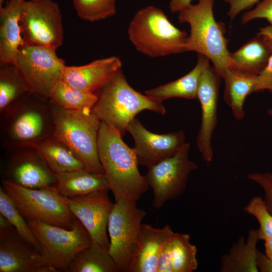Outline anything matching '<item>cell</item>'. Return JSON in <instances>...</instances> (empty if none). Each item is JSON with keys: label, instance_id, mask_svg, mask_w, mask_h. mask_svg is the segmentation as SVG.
Masks as SVG:
<instances>
[{"label": "cell", "instance_id": "6da1fadb", "mask_svg": "<svg viewBox=\"0 0 272 272\" xmlns=\"http://www.w3.org/2000/svg\"><path fill=\"white\" fill-rule=\"evenodd\" d=\"M122 137L114 127L101 121L98 136L99 159L115 201L125 199L137 202L149 186L140 173L134 149L129 147Z\"/></svg>", "mask_w": 272, "mask_h": 272}, {"label": "cell", "instance_id": "7a4b0ae2", "mask_svg": "<svg viewBox=\"0 0 272 272\" xmlns=\"http://www.w3.org/2000/svg\"><path fill=\"white\" fill-rule=\"evenodd\" d=\"M214 0H198L178 12L180 23H187L190 34L185 51H195L207 57L214 64L221 77L231 66L228 40L225 36L224 25L216 21L213 13Z\"/></svg>", "mask_w": 272, "mask_h": 272}, {"label": "cell", "instance_id": "3957f363", "mask_svg": "<svg viewBox=\"0 0 272 272\" xmlns=\"http://www.w3.org/2000/svg\"><path fill=\"white\" fill-rule=\"evenodd\" d=\"M53 129L48 102L30 93L0 114L2 147L31 146L52 136Z\"/></svg>", "mask_w": 272, "mask_h": 272}, {"label": "cell", "instance_id": "277c9868", "mask_svg": "<svg viewBox=\"0 0 272 272\" xmlns=\"http://www.w3.org/2000/svg\"><path fill=\"white\" fill-rule=\"evenodd\" d=\"M98 100L92 108L102 121L114 127L124 136L128 125L144 110L164 115L166 111L162 102L143 95L131 87L119 69L113 79L96 93Z\"/></svg>", "mask_w": 272, "mask_h": 272}, {"label": "cell", "instance_id": "5b68a950", "mask_svg": "<svg viewBox=\"0 0 272 272\" xmlns=\"http://www.w3.org/2000/svg\"><path fill=\"white\" fill-rule=\"evenodd\" d=\"M48 103L53 123L52 137L70 148L87 171L104 174L98 152L100 119L92 111L68 110Z\"/></svg>", "mask_w": 272, "mask_h": 272}, {"label": "cell", "instance_id": "8992f818", "mask_svg": "<svg viewBox=\"0 0 272 272\" xmlns=\"http://www.w3.org/2000/svg\"><path fill=\"white\" fill-rule=\"evenodd\" d=\"M129 40L139 52L159 57L185 52L186 32L176 27L164 11L153 6L138 10L128 28Z\"/></svg>", "mask_w": 272, "mask_h": 272}, {"label": "cell", "instance_id": "52a82bcc", "mask_svg": "<svg viewBox=\"0 0 272 272\" xmlns=\"http://www.w3.org/2000/svg\"><path fill=\"white\" fill-rule=\"evenodd\" d=\"M2 183L5 192L26 219L72 228L77 218L70 210L66 197L55 186L30 188L5 179Z\"/></svg>", "mask_w": 272, "mask_h": 272}, {"label": "cell", "instance_id": "ba28073f", "mask_svg": "<svg viewBox=\"0 0 272 272\" xmlns=\"http://www.w3.org/2000/svg\"><path fill=\"white\" fill-rule=\"evenodd\" d=\"M13 63L29 92L45 102L54 86L61 80L65 66L55 50L25 43L19 47Z\"/></svg>", "mask_w": 272, "mask_h": 272}, {"label": "cell", "instance_id": "9c48e42d", "mask_svg": "<svg viewBox=\"0 0 272 272\" xmlns=\"http://www.w3.org/2000/svg\"><path fill=\"white\" fill-rule=\"evenodd\" d=\"M39 241L41 254L57 271H67L77 254L92 242L82 224L77 218L71 229L27 220Z\"/></svg>", "mask_w": 272, "mask_h": 272}, {"label": "cell", "instance_id": "30bf717a", "mask_svg": "<svg viewBox=\"0 0 272 272\" xmlns=\"http://www.w3.org/2000/svg\"><path fill=\"white\" fill-rule=\"evenodd\" d=\"M136 202L125 199L115 201L109 217L108 252L118 271L128 270L138 246L142 221L147 215Z\"/></svg>", "mask_w": 272, "mask_h": 272}, {"label": "cell", "instance_id": "8fae6325", "mask_svg": "<svg viewBox=\"0 0 272 272\" xmlns=\"http://www.w3.org/2000/svg\"><path fill=\"white\" fill-rule=\"evenodd\" d=\"M62 18L59 5L52 0L26 1L20 22L25 43L56 50L63 41Z\"/></svg>", "mask_w": 272, "mask_h": 272}, {"label": "cell", "instance_id": "7c38bea8", "mask_svg": "<svg viewBox=\"0 0 272 272\" xmlns=\"http://www.w3.org/2000/svg\"><path fill=\"white\" fill-rule=\"evenodd\" d=\"M190 144L186 143L177 153L149 168L145 176L153 191V206L160 209L168 200L179 197L185 190L191 171L197 165L189 158Z\"/></svg>", "mask_w": 272, "mask_h": 272}, {"label": "cell", "instance_id": "4fadbf2b", "mask_svg": "<svg viewBox=\"0 0 272 272\" xmlns=\"http://www.w3.org/2000/svg\"><path fill=\"white\" fill-rule=\"evenodd\" d=\"M2 148L5 152L3 179L30 188L55 186V174L34 148Z\"/></svg>", "mask_w": 272, "mask_h": 272}, {"label": "cell", "instance_id": "5bb4252c", "mask_svg": "<svg viewBox=\"0 0 272 272\" xmlns=\"http://www.w3.org/2000/svg\"><path fill=\"white\" fill-rule=\"evenodd\" d=\"M109 190H101L85 195L66 197L70 211L86 228L93 244L109 249L107 231L114 203Z\"/></svg>", "mask_w": 272, "mask_h": 272}, {"label": "cell", "instance_id": "9a60e30c", "mask_svg": "<svg viewBox=\"0 0 272 272\" xmlns=\"http://www.w3.org/2000/svg\"><path fill=\"white\" fill-rule=\"evenodd\" d=\"M127 131L134 140L139 165L147 168L172 157L186 143L183 131L155 133L147 129L137 118L130 122Z\"/></svg>", "mask_w": 272, "mask_h": 272}, {"label": "cell", "instance_id": "2e32d148", "mask_svg": "<svg viewBox=\"0 0 272 272\" xmlns=\"http://www.w3.org/2000/svg\"><path fill=\"white\" fill-rule=\"evenodd\" d=\"M0 272H57L13 226L0 229Z\"/></svg>", "mask_w": 272, "mask_h": 272}, {"label": "cell", "instance_id": "e0dca14e", "mask_svg": "<svg viewBox=\"0 0 272 272\" xmlns=\"http://www.w3.org/2000/svg\"><path fill=\"white\" fill-rule=\"evenodd\" d=\"M220 78L216 69L209 65L201 76L197 95L201 107V118L196 143L203 159L208 164L212 161L214 157L212 140L218 122Z\"/></svg>", "mask_w": 272, "mask_h": 272}, {"label": "cell", "instance_id": "ac0fdd59", "mask_svg": "<svg viewBox=\"0 0 272 272\" xmlns=\"http://www.w3.org/2000/svg\"><path fill=\"white\" fill-rule=\"evenodd\" d=\"M120 59L115 56L94 60L80 66H66L61 80L83 91L96 93L121 69Z\"/></svg>", "mask_w": 272, "mask_h": 272}, {"label": "cell", "instance_id": "d6986e66", "mask_svg": "<svg viewBox=\"0 0 272 272\" xmlns=\"http://www.w3.org/2000/svg\"><path fill=\"white\" fill-rule=\"evenodd\" d=\"M196 255L190 235L173 232L161 246L157 272H192L198 265Z\"/></svg>", "mask_w": 272, "mask_h": 272}, {"label": "cell", "instance_id": "ffe728a7", "mask_svg": "<svg viewBox=\"0 0 272 272\" xmlns=\"http://www.w3.org/2000/svg\"><path fill=\"white\" fill-rule=\"evenodd\" d=\"M173 232L168 225L156 228L142 224L138 246L128 272H157L161 246Z\"/></svg>", "mask_w": 272, "mask_h": 272}, {"label": "cell", "instance_id": "44dd1931", "mask_svg": "<svg viewBox=\"0 0 272 272\" xmlns=\"http://www.w3.org/2000/svg\"><path fill=\"white\" fill-rule=\"evenodd\" d=\"M26 0H9L0 7V63H13L19 47L25 43L20 18Z\"/></svg>", "mask_w": 272, "mask_h": 272}, {"label": "cell", "instance_id": "7402d4cb", "mask_svg": "<svg viewBox=\"0 0 272 272\" xmlns=\"http://www.w3.org/2000/svg\"><path fill=\"white\" fill-rule=\"evenodd\" d=\"M272 55V41L259 32L240 48L231 53V66L236 70L257 76Z\"/></svg>", "mask_w": 272, "mask_h": 272}, {"label": "cell", "instance_id": "603a6c76", "mask_svg": "<svg viewBox=\"0 0 272 272\" xmlns=\"http://www.w3.org/2000/svg\"><path fill=\"white\" fill-rule=\"evenodd\" d=\"M198 54L195 66L188 73L175 81L147 90L145 91V94L162 102L171 98H197L201 76L203 71L210 65L207 57Z\"/></svg>", "mask_w": 272, "mask_h": 272}, {"label": "cell", "instance_id": "cb8c5ba5", "mask_svg": "<svg viewBox=\"0 0 272 272\" xmlns=\"http://www.w3.org/2000/svg\"><path fill=\"white\" fill-rule=\"evenodd\" d=\"M257 230H249L246 239L241 237L229 252L221 258V272H258L256 245L259 240Z\"/></svg>", "mask_w": 272, "mask_h": 272}, {"label": "cell", "instance_id": "d4e9b609", "mask_svg": "<svg viewBox=\"0 0 272 272\" xmlns=\"http://www.w3.org/2000/svg\"><path fill=\"white\" fill-rule=\"evenodd\" d=\"M257 76L230 67L222 77L225 82L224 101L237 120H242L245 116L244 102L253 92Z\"/></svg>", "mask_w": 272, "mask_h": 272}, {"label": "cell", "instance_id": "484cf974", "mask_svg": "<svg viewBox=\"0 0 272 272\" xmlns=\"http://www.w3.org/2000/svg\"><path fill=\"white\" fill-rule=\"evenodd\" d=\"M55 176V187L66 197L109 190L104 174H95L86 169H78L56 173Z\"/></svg>", "mask_w": 272, "mask_h": 272}, {"label": "cell", "instance_id": "4316f807", "mask_svg": "<svg viewBox=\"0 0 272 272\" xmlns=\"http://www.w3.org/2000/svg\"><path fill=\"white\" fill-rule=\"evenodd\" d=\"M30 147L37 151L55 174L86 169L84 163L71 149L52 136Z\"/></svg>", "mask_w": 272, "mask_h": 272}, {"label": "cell", "instance_id": "83f0119b", "mask_svg": "<svg viewBox=\"0 0 272 272\" xmlns=\"http://www.w3.org/2000/svg\"><path fill=\"white\" fill-rule=\"evenodd\" d=\"M97 100L96 93L83 91L61 80L52 89L48 102L65 109L89 111Z\"/></svg>", "mask_w": 272, "mask_h": 272}, {"label": "cell", "instance_id": "f1b7e54d", "mask_svg": "<svg viewBox=\"0 0 272 272\" xmlns=\"http://www.w3.org/2000/svg\"><path fill=\"white\" fill-rule=\"evenodd\" d=\"M69 272H117L108 250L92 244L80 251L70 263Z\"/></svg>", "mask_w": 272, "mask_h": 272}, {"label": "cell", "instance_id": "f546056e", "mask_svg": "<svg viewBox=\"0 0 272 272\" xmlns=\"http://www.w3.org/2000/svg\"><path fill=\"white\" fill-rule=\"evenodd\" d=\"M30 93L13 63H0V114Z\"/></svg>", "mask_w": 272, "mask_h": 272}, {"label": "cell", "instance_id": "4dcf8cb0", "mask_svg": "<svg viewBox=\"0 0 272 272\" xmlns=\"http://www.w3.org/2000/svg\"><path fill=\"white\" fill-rule=\"evenodd\" d=\"M0 213L8 220L18 234L24 241L40 253H42L40 244L27 222L2 186H0Z\"/></svg>", "mask_w": 272, "mask_h": 272}, {"label": "cell", "instance_id": "1f68e13d", "mask_svg": "<svg viewBox=\"0 0 272 272\" xmlns=\"http://www.w3.org/2000/svg\"><path fill=\"white\" fill-rule=\"evenodd\" d=\"M78 16L82 20L95 22L116 13V0H72Z\"/></svg>", "mask_w": 272, "mask_h": 272}, {"label": "cell", "instance_id": "d6a6232c", "mask_svg": "<svg viewBox=\"0 0 272 272\" xmlns=\"http://www.w3.org/2000/svg\"><path fill=\"white\" fill-rule=\"evenodd\" d=\"M243 210L258 221L259 228L257 230L259 240H264L272 236V214L262 197L259 196L253 197L244 207Z\"/></svg>", "mask_w": 272, "mask_h": 272}, {"label": "cell", "instance_id": "836d02e7", "mask_svg": "<svg viewBox=\"0 0 272 272\" xmlns=\"http://www.w3.org/2000/svg\"><path fill=\"white\" fill-rule=\"evenodd\" d=\"M247 178L262 188L264 191L263 200L272 214V173H251L247 175Z\"/></svg>", "mask_w": 272, "mask_h": 272}, {"label": "cell", "instance_id": "e575fe53", "mask_svg": "<svg viewBox=\"0 0 272 272\" xmlns=\"http://www.w3.org/2000/svg\"><path fill=\"white\" fill-rule=\"evenodd\" d=\"M256 19H265L272 25V0H262L253 10L245 13L241 17V24Z\"/></svg>", "mask_w": 272, "mask_h": 272}, {"label": "cell", "instance_id": "d590c367", "mask_svg": "<svg viewBox=\"0 0 272 272\" xmlns=\"http://www.w3.org/2000/svg\"><path fill=\"white\" fill-rule=\"evenodd\" d=\"M264 90L272 92V55L265 67L257 75L253 92Z\"/></svg>", "mask_w": 272, "mask_h": 272}, {"label": "cell", "instance_id": "8d00e7d4", "mask_svg": "<svg viewBox=\"0 0 272 272\" xmlns=\"http://www.w3.org/2000/svg\"><path fill=\"white\" fill-rule=\"evenodd\" d=\"M230 6L227 15L231 20L243 10L251 8L259 0H223Z\"/></svg>", "mask_w": 272, "mask_h": 272}, {"label": "cell", "instance_id": "74e56055", "mask_svg": "<svg viewBox=\"0 0 272 272\" xmlns=\"http://www.w3.org/2000/svg\"><path fill=\"white\" fill-rule=\"evenodd\" d=\"M256 264L259 271L261 272H272V261L265 253L257 249L256 254Z\"/></svg>", "mask_w": 272, "mask_h": 272}, {"label": "cell", "instance_id": "f35d334b", "mask_svg": "<svg viewBox=\"0 0 272 272\" xmlns=\"http://www.w3.org/2000/svg\"><path fill=\"white\" fill-rule=\"evenodd\" d=\"M192 0H170L169 8L171 12H179L190 5Z\"/></svg>", "mask_w": 272, "mask_h": 272}, {"label": "cell", "instance_id": "ab89813d", "mask_svg": "<svg viewBox=\"0 0 272 272\" xmlns=\"http://www.w3.org/2000/svg\"><path fill=\"white\" fill-rule=\"evenodd\" d=\"M264 240L265 254L272 261V236L266 238Z\"/></svg>", "mask_w": 272, "mask_h": 272}, {"label": "cell", "instance_id": "60d3db41", "mask_svg": "<svg viewBox=\"0 0 272 272\" xmlns=\"http://www.w3.org/2000/svg\"><path fill=\"white\" fill-rule=\"evenodd\" d=\"M260 32L266 35L272 41V26H268L261 28Z\"/></svg>", "mask_w": 272, "mask_h": 272}, {"label": "cell", "instance_id": "b9f144b4", "mask_svg": "<svg viewBox=\"0 0 272 272\" xmlns=\"http://www.w3.org/2000/svg\"><path fill=\"white\" fill-rule=\"evenodd\" d=\"M267 113L268 114V115L271 117V122H272V107L269 108L267 110Z\"/></svg>", "mask_w": 272, "mask_h": 272}, {"label": "cell", "instance_id": "7bdbcfd3", "mask_svg": "<svg viewBox=\"0 0 272 272\" xmlns=\"http://www.w3.org/2000/svg\"><path fill=\"white\" fill-rule=\"evenodd\" d=\"M6 0H0V7L3 6Z\"/></svg>", "mask_w": 272, "mask_h": 272}]
</instances>
